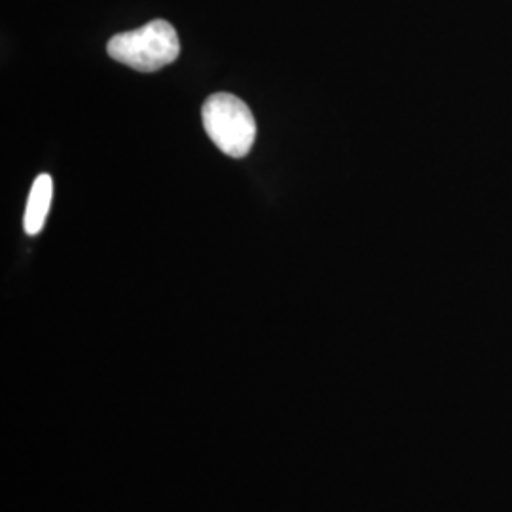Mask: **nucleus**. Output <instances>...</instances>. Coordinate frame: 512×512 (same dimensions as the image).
Here are the masks:
<instances>
[{"label":"nucleus","instance_id":"1","mask_svg":"<svg viewBox=\"0 0 512 512\" xmlns=\"http://www.w3.org/2000/svg\"><path fill=\"white\" fill-rule=\"evenodd\" d=\"M107 52L118 63L139 73H156L181 54L177 31L165 19H154L145 27L110 38Z\"/></svg>","mask_w":512,"mask_h":512},{"label":"nucleus","instance_id":"2","mask_svg":"<svg viewBox=\"0 0 512 512\" xmlns=\"http://www.w3.org/2000/svg\"><path fill=\"white\" fill-rule=\"evenodd\" d=\"M202 120L209 139L230 158H245L255 145V116L232 93L211 95L203 103Z\"/></svg>","mask_w":512,"mask_h":512},{"label":"nucleus","instance_id":"3","mask_svg":"<svg viewBox=\"0 0 512 512\" xmlns=\"http://www.w3.org/2000/svg\"><path fill=\"white\" fill-rule=\"evenodd\" d=\"M52 196H54L52 177L48 173L38 175L35 183L31 186L25 217H23V228L29 236H37L38 232L44 228L48 211H50Z\"/></svg>","mask_w":512,"mask_h":512}]
</instances>
